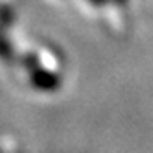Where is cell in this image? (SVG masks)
<instances>
[{"mask_svg": "<svg viewBox=\"0 0 153 153\" xmlns=\"http://www.w3.org/2000/svg\"><path fill=\"white\" fill-rule=\"evenodd\" d=\"M30 81L37 91H42V92H53L61 85V78L57 74H53L50 70H41V68L30 72Z\"/></svg>", "mask_w": 153, "mask_h": 153, "instance_id": "1", "label": "cell"}]
</instances>
